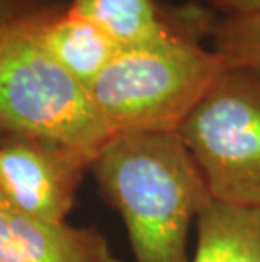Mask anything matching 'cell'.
Returning a JSON list of instances; mask_svg holds the SVG:
<instances>
[{
  "label": "cell",
  "mask_w": 260,
  "mask_h": 262,
  "mask_svg": "<svg viewBox=\"0 0 260 262\" xmlns=\"http://www.w3.org/2000/svg\"><path fill=\"white\" fill-rule=\"evenodd\" d=\"M90 172L124 220L134 262H190V228L211 198L178 134L112 136Z\"/></svg>",
  "instance_id": "1"
},
{
  "label": "cell",
  "mask_w": 260,
  "mask_h": 262,
  "mask_svg": "<svg viewBox=\"0 0 260 262\" xmlns=\"http://www.w3.org/2000/svg\"><path fill=\"white\" fill-rule=\"evenodd\" d=\"M226 68L195 31L122 48L88 92L112 136L176 132Z\"/></svg>",
  "instance_id": "2"
},
{
  "label": "cell",
  "mask_w": 260,
  "mask_h": 262,
  "mask_svg": "<svg viewBox=\"0 0 260 262\" xmlns=\"http://www.w3.org/2000/svg\"><path fill=\"white\" fill-rule=\"evenodd\" d=\"M29 19L0 36V137L42 139L95 158L112 134L88 88L39 46Z\"/></svg>",
  "instance_id": "3"
},
{
  "label": "cell",
  "mask_w": 260,
  "mask_h": 262,
  "mask_svg": "<svg viewBox=\"0 0 260 262\" xmlns=\"http://www.w3.org/2000/svg\"><path fill=\"white\" fill-rule=\"evenodd\" d=\"M213 202L260 208V81L226 68L176 130Z\"/></svg>",
  "instance_id": "4"
},
{
  "label": "cell",
  "mask_w": 260,
  "mask_h": 262,
  "mask_svg": "<svg viewBox=\"0 0 260 262\" xmlns=\"http://www.w3.org/2000/svg\"><path fill=\"white\" fill-rule=\"evenodd\" d=\"M93 159L42 139L0 137V200L36 219L66 222Z\"/></svg>",
  "instance_id": "5"
},
{
  "label": "cell",
  "mask_w": 260,
  "mask_h": 262,
  "mask_svg": "<svg viewBox=\"0 0 260 262\" xmlns=\"http://www.w3.org/2000/svg\"><path fill=\"white\" fill-rule=\"evenodd\" d=\"M0 262H122L95 227L48 222L0 200Z\"/></svg>",
  "instance_id": "6"
},
{
  "label": "cell",
  "mask_w": 260,
  "mask_h": 262,
  "mask_svg": "<svg viewBox=\"0 0 260 262\" xmlns=\"http://www.w3.org/2000/svg\"><path fill=\"white\" fill-rule=\"evenodd\" d=\"M29 26L44 51L86 88L120 49L93 22L71 12L66 4L31 17Z\"/></svg>",
  "instance_id": "7"
},
{
  "label": "cell",
  "mask_w": 260,
  "mask_h": 262,
  "mask_svg": "<svg viewBox=\"0 0 260 262\" xmlns=\"http://www.w3.org/2000/svg\"><path fill=\"white\" fill-rule=\"evenodd\" d=\"M196 228L191 262H260V208L209 200L198 215Z\"/></svg>",
  "instance_id": "8"
},
{
  "label": "cell",
  "mask_w": 260,
  "mask_h": 262,
  "mask_svg": "<svg viewBox=\"0 0 260 262\" xmlns=\"http://www.w3.org/2000/svg\"><path fill=\"white\" fill-rule=\"evenodd\" d=\"M66 5L93 22L120 49L160 41L182 31L166 17L156 0H68Z\"/></svg>",
  "instance_id": "9"
},
{
  "label": "cell",
  "mask_w": 260,
  "mask_h": 262,
  "mask_svg": "<svg viewBox=\"0 0 260 262\" xmlns=\"http://www.w3.org/2000/svg\"><path fill=\"white\" fill-rule=\"evenodd\" d=\"M211 49L226 66L260 81V14L221 17L209 26Z\"/></svg>",
  "instance_id": "10"
},
{
  "label": "cell",
  "mask_w": 260,
  "mask_h": 262,
  "mask_svg": "<svg viewBox=\"0 0 260 262\" xmlns=\"http://www.w3.org/2000/svg\"><path fill=\"white\" fill-rule=\"evenodd\" d=\"M61 4L64 2L61 0H0V36L17 22Z\"/></svg>",
  "instance_id": "11"
},
{
  "label": "cell",
  "mask_w": 260,
  "mask_h": 262,
  "mask_svg": "<svg viewBox=\"0 0 260 262\" xmlns=\"http://www.w3.org/2000/svg\"><path fill=\"white\" fill-rule=\"evenodd\" d=\"M206 2L223 17L260 14V0H206Z\"/></svg>",
  "instance_id": "12"
}]
</instances>
